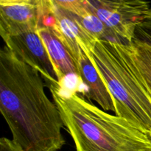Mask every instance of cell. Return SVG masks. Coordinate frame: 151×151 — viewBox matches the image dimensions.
I'll list each match as a JSON object with an SVG mask.
<instances>
[{"instance_id": "cell-11", "label": "cell", "mask_w": 151, "mask_h": 151, "mask_svg": "<svg viewBox=\"0 0 151 151\" xmlns=\"http://www.w3.org/2000/svg\"><path fill=\"white\" fill-rule=\"evenodd\" d=\"M55 4L63 10L81 17L88 11L86 1L84 0H71V1H58L53 0Z\"/></svg>"}, {"instance_id": "cell-3", "label": "cell", "mask_w": 151, "mask_h": 151, "mask_svg": "<svg viewBox=\"0 0 151 151\" xmlns=\"http://www.w3.org/2000/svg\"><path fill=\"white\" fill-rule=\"evenodd\" d=\"M86 54L111 94L115 115L147 135L151 132V90L128 45L98 40Z\"/></svg>"}, {"instance_id": "cell-4", "label": "cell", "mask_w": 151, "mask_h": 151, "mask_svg": "<svg viewBox=\"0 0 151 151\" xmlns=\"http://www.w3.org/2000/svg\"><path fill=\"white\" fill-rule=\"evenodd\" d=\"M86 5L125 45L132 43L137 25L151 10L150 3L140 0H88Z\"/></svg>"}, {"instance_id": "cell-10", "label": "cell", "mask_w": 151, "mask_h": 151, "mask_svg": "<svg viewBox=\"0 0 151 151\" xmlns=\"http://www.w3.org/2000/svg\"><path fill=\"white\" fill-rule=\"evenodd\" d=\"M128 49L134 64L151 90V47L134 40Z\"/></svg>"}, {"instance_id": "cell-12", "label": "cell", "mask_w": 151, "mask_h": 151, "mask_svg": "<svg viewBox=\"0 0 151 151\" xmlns=\"http://www.w3.org/2000/svg\"><path fill=\"white\" fill-rule=\"evenodd\" d=\"M151 47V21L144 20L137 25L134 39Z\"/></svg>"}, {"instance_id": "cell-1", "label": "cell", "mask_w": 151, "mask_h": 151, "mask_svg": "<svg viewBox=\"0 0 151 151\" xmlns=\"http://www.w3.org/2000/svg\"><path fill=\"white\" fill-rule=\"evenodd\" d=\"M39 72L7 47L0 51V111L23 151H58L66 144L58 108Z\"/></svg>"}, {"instance_id": "cell-6", "label": "cell", "mask_w": 151, "mask_h": 151, "mask_svg": "<svg viewBox=\"0 0 151 151\" xmlns=\"http://www.w3.org/2000/svg\"><path fill=\"white\" fill-rule=\"evenodd\" d=\"M6 47L19 60L38 71L49 86L60 88L55 70L37 31L30 30L2 38Z\"/></svg>"}, {"instance_id": "cell-9", "label": "cell", "mask_w": 151, "mask_h": 151, "mask_svg": "<svg viewBox=\"0 0 151 151\" xmlns=\"http://www.w3.org/2000/svg\"><path fill=\"white\" fill-rule=\"evenodd\" d=\"M77 66L78 78L86 87L85 95L89 100L95 101L105 111H111L115 113L114 104L110 91L83 50Z\"/></svg>"}, {"instance_id": "cell-7", "label": "cell", "mask_w": 151, "mask_h": 151, "mask_svg": "<svg viewBox=\"0 0 151 151\" xmlns=\"http://www.w3.org/2000/svg\"><path fill=\"white\" fill-rule=\"evenodd\" d=\"M50 2L52 19L50 25L78 65L83 50L86 53L91 51L97 40L83 27L76 16L59 7L54 1Z\"/></svg>"}, {"instance_id": "cell-15", "label": "cell", "mask_w": 151, "mask_h": 151, "mask_svg": "<svg viewBox=\"0 0 151 151\" xmlns=\"http://www.w3.org/2000/svg\"><path fill=\"white\" fill-rule=\"evenodd\" d=\"M147 137H148L149 139H151V132L149 133V134H147Z\"/></svg>"}, {"instance_id": "cell-2", "label": "cell", "mask_w": 151, "mask_h": 151, "mask_svg": "<svg viewBox=\"0 0 151 151\" xmlns=\"http://www.w3.org/2000/svg\"><path fill=\"white\" fill-rule=\"evenodd\" d=\"M49 88L76 151H151L147 134L125 119L105 111L75 91L65 95L58 88Z\"/></svg>"}, {"instance_id": "cell-13", "label": "cell", "mask_w": 151, "mask_h": 151, "mask_svg": "<svg viewBox=\"0 0 151 151\" xmlns=\"http://www.w3.org/2000/svg\"><path fill=\"white\" fill-rule=\"evenodd\" d=\"M0 151H23L12 139L2 137L0 139Z\"/></svg>"}, {"instance_id": "cell-8", "label": "cell", "mask_w": 151, "mask_h": 151, "mask_svg": "<svg viewBox=\"0 0 151 151\" xmlns=\"http://www.w3.org/2000/svg\"><path fill=\"white\" fill-rule=\"evenodd\" d=\"M37 33L47 49L60 88L66 77L73 75L78 78V69L75 60L59 39L52 27L50 24L43 25L37 30Z\"/></svg>"}, {"instance_id": "cell-16", "label": "cell", "mask_w": 151, "mask_h": 151, "mask_svg": "<svg viewBox=\"0 0 151 151\" xmlns=\"http://www.w3.org/2000/svg\"><path fill=\"white\" fill-rule=\"evenodd\" d=\"M150 142H151V139H150Z\"/></svg>"}, {"instance_id": "cell-14", "label": "cell", "mask_w": 151, "mask_h": 151, "mask_svg": "<svg viewBox=\"0 0 151 151\" xmlns=\"http://www.w3.org/2000/svg\"><path fill=\"white\" fill-rule=\"evenodd\" d=\"M145 19H147V20H150L151 21V10L148 12V13L146 15L145 18Z\"/></svg>"}, {"instance_id": "cell-5", "label": "cell", "mask_w": 151, "mask_h": 151, "mask_svg": "<svg viewBox=\"0 0 151 151\" xmlns=\"http://www.w3.org/2000/svg\"><path fill=\"white\" fill-rule=\"evenodd\" d=\"M49 16L50 0H0V35L37 31Z\"/></svg>"}]
</instances>
